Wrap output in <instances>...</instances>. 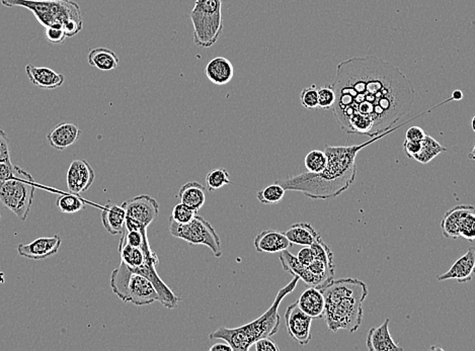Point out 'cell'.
<instances>
[{"label":"cell","instance_id":"2","mask_svg":"<svg viewBox=\"0 0 475 351\" xmlns=\"http://www.w3.org/2000/svg\"><path fill=\"white\" fill-rule=\"evenodd\" d=\"M434 107L429 111H423L400 126L394 127L383 132L379 135L371 137L367 142L351 146H326L324 148L328 162L326 169L319 173L304 172L298 176H291L282 181L281 185L286 191L300 192L309 198L313 200H329L335 198L346 192L355 182L357 176L356 157L361 150L366 148L380 139L386 137L389 134L402 128L416 118L431 113Z\"/></svg>","mask_w":475,"mask_h":351},{"label":"cell","instance_id":"9","mask_svg":"<svg viewBox=\"0 0 475 351\" xmlns=\"http://www.w3.org/2000/svg\"><path fill=\"white\" fill-rule=\"evenodd\" d=\"M169 230L176 238L181 239L192 246H207L213 256L217 258L222 256L220 237L211 224L198 214L187 224L176 223L169 218Z\"/></svg>","mask_w":475,"mask_h":351},{"label":"cell","instance_id":"25","mask_svg":"<svg viewBox=\"0 0 475 351\" xmlns=\"http://www.w3.org/2000/svg\"><path fill=\"white\" fill-rule=\"evenodd\" d=\"M178 198L181 203L198 212L205 203V189L197 181H189L181 187Z\"/></svg>","mask_w":475,"mask_h":351},{"label":"cell","instance_id":"41","mask_svg":"<svg viewBox=\"0 0 475 351\" xmlns=\"http://www.w3.org/2000/svg\"><path fill=\"white\" fill-rule=\"evenodd\" d=\"M255 350L257 351H279L277 344L272 339L269 337H264V338L259 339L254 344Z\"/></svg>","mask_w":475,"mask_h":351},{"label":"cell","instance_id":"47","mask_svg":"<svg viewBox=\"0 0 475 351\" xmlns=\"http://www.w3.org/2000/svg\"><path fill=\"white\" fill-rule=\"evenodd\" d=\"M0 218H1V214H0Z\"/></svg>","mask_w":475,"mask_h":351},{"label":"cell","instance_id":"11","mask_svg":"<svg viewBox=\"0 0 475 351\" xmlns=\"http://www.w3.org/2000/svg\"><path fill=\"white\" fill-rule=\"evenodd\" d=\"M312 318L298 307L297 302L288 306L285 313L287 331L291 338L299 345H306L311 341Z\"/></svg>","mask_w":475,"mask_h":351},{"label":"cell","instance_id":"19","mask_svg":"<svg viewBox=\"0 0 475 351\" xmlns=\"http://www.w3.org/2000/svg\"><path fill=\"white\" fill-rule=\"evenodd\" d=\"M80 135V130L75 124L60 123L47 135V139L51 147L63 151L75 144Z\"/></svg>","mask_w":475,"mask_h":351},{"label":"cell","instance_id":"1","mask_svg":"<svg viewBox=\"0 0 475 351\" xmlns=\"http://www.w3.org/2000/svg\"><path fill=\"white\" fill-rule=\"evenodd\" d=\"M333 115L348 134L379 135L411 113L416 93L398 67L376 56L338 64L333 84Z\"/></svg>","mask_w":475,"mask_h":351},{"label":"cell","instance_id":"7","mask_svg":"<svg viewBox=\"0 0 475 351\" xmlns=\"http://www.w3.org/2000/svg\"><path fill=\"white\" fill-rule=\"evenodd\" d=\"M190 17L197 46L210 48L218 41L223 32L222 0H196Z\"/></svg>","mask_w":475,"mask_h":351},{"label":"cell","instance_id":"30","mask_svg":"<svg viewBox=\"0 0 475 351\" xmlns=\"http://www.w3.org/2000/svg\"><path fill=\"white\" fill-rule=\"evenodd\" d=\"M56 205L63 214H76L85 209V203L76 194H63L56 201Z\"/></svg>","mask_w":475,"mask_h":351},{"label":"cell","instance_id":"26","mask_svg":"<svg viewBox=\"0 0 475 351\" xmlns=\"http://www.w3.org/2000/svg\"><path fill=\"white\" fill-rule=\"evenodd\" d=\"M87 62L91 67L100 69L102 71H111L118 67V56L111 49L96 48L91 50L87 56Z\"/></svg>","mask_w":475,"mask_h":351},{"label":"cell","instance_id":"10","mask_svg":"<svg viewBox=\"0 0 475 351\" xmlns=\"http://www.w3.org/2000/svg\"><path fill=\"white\" fill-rule=\"evenodd\" d=\"M122 207L126 213L124 228L127 230H146L159 214L158 201L148 194L132 198L123 203Z\"/></svg>","mask_w":475,"mask_h":351},{"label":"cell","instance_id":"29","mask_svg":"<svg viewBox=\"0 0 475 351\" xmlns=\"http://www.w3.org/2000/svg\"><path fill=\"white\" fill-rule=\"evenodd\" d=\"M459 233L460 237L474 241L475 238V208L472 205H467L465 213L462 214L459 223Z\"/></svg>","mask_w":475,"mask_h":351},{"label":"cell","instance_id":"4","mask_svg":"<svg viewBox=\"0 0 475 351\" xmlns=\"http://www.w3.org/2000/svg\"><path fill=\"white\" fill-rule=\"evenodd\" d=\"M299 277L293 276L292 281L279 290L272 306L259 318L250 323L237 328L220 327L210 333V339H221L232 346L233 351H248L254 346L255 342L264 337H271L279 330L280 305L287 296L297 287Z\"/></svg>","mask_w":475,"mask_h":351},{"label":"cell","instance_id":"21","mask_svg":"<svg viewBox=\"0 0 475 351\" xmlns=\"http://www.w3.org/2000/svg\"><path fill=\"white\" fill-rule=\"evenodd\" d=\"M298 307L312 319L324 318V298L322 290L317 287L307 288L297 301Z\"/></svg>","mask_w":475,"mask_h":351},{"label":"cell","instance_id":"42","mask_svg":"<svg viewBox=\"0 0 475 351\" xmlns=\"http://www.w3.org/2000/svg\"><path fill=\"white\" fill-rule=\"evenodd\" d=\"M296 258L298 259L300 263L304 266H308L312 263L313 259H315V256H313L312 249H311L310 246H306V247L302 248L299 252L297 254Z\"/></svg>","mask_w":475,"mask_h":351},{"label":"cell","instance_id":"22","mask_svg":"<svg viewBox=\"0 0 475 351\" xmlns=\"http://www.w3.org/2000/svg\"><path fill=\"white\" fill-rule=\"evenodd\" d=\"M205 75L213 84L225 86L232 81L234 68L229 60L224 57H216L206 66Z\"/></svg>","mask_w":475,"mask_h":351},{"label":"cell","instance_id":"40","mask_svg":"<svg viewBox=\"0 0 475 351\" xmlns=\"http://www.w3.org/2000/svg\"><path fill=\"white\" fill-rule=\"evenodd\" d=\"M15 171V165L10 160L1 161L0 162V183L13 178Z\"/></svg>","mask_w":475,"mask_h":351},{"label":"cell","instance_id":"31","mask_svg":"<svg viewBox=\"0 0 475 351\" xmlns=\"http://www.w3.org/2000/svg\"><path fill=\"white\" fill-rule=\"evenodd\" d=\"M286 189L279 183L269 185L257 192V200L264 205H274L283 200Z\"/></svg>","mask_w":475,"mask_h":351},{"label":"cell","instance_id":"13","mask_svg":"<svg viewBox=\"0 0 475 351\" xmlns=\"http://www.w3.org/2000/svg\"><path fill=\"white\" fill-rule=\"evenodd\" d=\"M95 171L85 160H74L67 171V187L71 194L89 191L95 180Z\"/></svg>","mask_w":475,"mask_h":351},{"label":"cell","instance_id":"15","mask_svg":"<svg viewBox=\"0 0 475 351\" xmlns=\"http://www.w3.org/2000/svg\"><path fill=\"white\" fill-rule=\"evenodd\" d=\"M474 266L475 249L474 246H472L465 256L455 261L454 265L447 272L438 276L437 279L439 281L456 279L460 283H467L474 279Z\"/></svg>","mask_w":475,"mask_h":351},{"label":"cell","instance_id":"33","mask_svg":"<svg viewBox=\"0 0 475 351\" xmlns=\"http://www.w3.org/2000/svg\"><path fill=\"white\" fill-rule=\"evenodd\" d=\"M232 181L229 180V173L224 169H213L206 176V185L209 192L217 191L224 185H232Z\"/></svg>","mask_w":475,"mask_h":351},{"label":"cell","instance_id":"20","mask_svg":"<svg viewBox=\"0 0 475 351\" xmlns=\"http://www.w3.org/2000/svg\"><path fill=\"white\" fill-rule=\"evenodd\" d=\"M389 321L386 319L379 327L370 329L367 337V348L370 351L402 350L392 339L389 332Z\"/></svg>","mask_w":475,"mask_h":351},{"label":"cell","instance_id":"44","mask_svg":"<svg viewBox=\"0 0 475 351\" xmlns=\"http://www.w3.org/2000/svg\"><path fill=\"white\" fill-rule=\"evenodd\" d=\"M425 135L427 134L421 127L414 126L407 129V133H405V139L411 141H422Z\"/></svg>","mask_w":475,"mask_h":351},{"label":"cell","instance_id":"35","mask_svg":"<svg viewBox=\"0 0 475 351\" xmlns=\"http://www.w3.org/2000/svg\"><path fill=\"white\" fill-rule=\"evenodd\" d=\"M197 213H198V212L195 211V210L190 209L188 205L180 203H178V205H174L170 219L174 220L176 223L187 224L194 219V217L196 216Z\"/></svg>","mask_w":475,"mask_h":351},{"label":"cell","instance_id":"36","mask_svg":"<svg viewBox=\"0 0 475 351\" xmlns=\"http://www.w3.org/2000/svg\"><path fill=\"white\" fill-rule=\"evenodd\" d=\"M302 106L308 109H318V89L315 84L306 87L300 95Z\"/></svg>","mask_w":475,"mask_h":351},{"label":"cell","instance_id":"17","mask_svg":"<svg viewBox=\"0 0 475 351\" xmlns=\"http://www.w3.org/2000/svg\"><path fill=\"white\" fill-rule=\"evenodd\" d=\"M27 75L31 84L39 88L53 91L59 88L65 81V76L57 73L48 67H37L32 64L27 65Z\"/></svg>","mask_w":475,"mask_h":351},{"label":"cell","instance_id":"27","mask_svg":"<svg viewBox=\"0 0 475 351\" xmlns=\"http://www.w3.org/2000/svg\"><path fill=\"white\" fill-rule=\"evenodd\" d=\"M466 207L467 205H456L445 214L441 222L442 233L445 238L457 239L460 237L459 223H460L461 216L465 213Z\"/></svg>","mask_w":475,"mask_h":351},{"label":"cell","instance_id":"46","mask_svg":"<svg viewBox=\"0 0 475 351\" xmlns=\"http://www.w3.org/2000/svg\"><path fill=\"white\" fill-rule=\"evenodd\" d=\"M452 100H456V102H459V100H462L463 98H465V95H463V93L461 91H455L451 95Z\"/></svg>","mask_w":475,"mask_h":351},{"label":"cell","instance_id":"32","mask_svg":"<svg viewBox=\"0 0 475 351\" xmlns=\"http://www.w3.org/2000/svg\"><path fill=\"white\" fill-rule=\"evenodd\" d=\"M328 158H326V153L322 150H312L309 152L304 159V165L307 172L311 173H319L326 169Z\"/></svg>","mask_w":475,"mask_h":351},{"label":"cell","instance_id":"12","mask_svg":"<svg viewBox=\"0 0 475 351\" xmlns=\"http://www.w3.org/2000/svg\"><path fill=\"white\" fill-rule=\"evenodd\" d=\"M62 244V239L58 235L52 237H41L29 244L17 246L20 256L33 260H43L48 257L55 256L59 251Z\"/></svg>","mask_w":475,"mask_h":351},{"label":"cell","instance_id":"16","mask_svg":"<svg viewBox=\"0 0 475 351\" xmlns=\"http://www.w3.org/2000/svg\"><path fill=\"white\" fill-rule=\"evenodd\" d=\"M279 259L281 261L284 270L292 274L293 276L299 277V279L303 281L304 283L310 286V287H319V286L328 283L322 277L313 274L307 266L302 265L298 261V259L296 258V256L288 251V249L283 250V251L279 252Z\"/></svg>","mask_w":475,"mask_h":351},{"label":"cell","instance_id":"34","mask_svg":"<svg viewBox=\"0 0 475 351\" xmlns=\"http://www.w3.org/2000/svg\"><path fill=\"white\" fill-rule=\"evenodd\" d=\"M311 249H312L313 256L315 258L319 259L322 263H326L328 266L329 270L331 272H335V265H333V254L331 252V248L329 245L322 241V238L318 239L315 241L312 245H310Z\"/></svg>","mask_w":475,"mask_h":351},{"label":"cell","instance_id":"39","mask_svg":"<svg viewBox=\"0 0 475 351\" xmlns=\"http://www.w3.org/2000/svg\"><path fill=\"white\" fill-rule=\"evenodd\" d=\"M10 139L3 130L0 129V162L10 160Z\"/></svg>","mask_w":475,"mask_h":351},{"label":"cell","instance_id":"43","mask_svg":"<svg viewBox=\"0 0 475 351\" xmlns=\"http://www.w3.org/2000/svg\"><path fill=\"white\" fill-rule=\"evenodd\" d=\"M421 142L422 141H411L405 139L403 143V148H405V153L409 158H414L416 154L419 153L421 149Z\"/></svg>","mask_w":475,"mask_h":351},{"label":"cell","instance_id":"45","mask_svg":"<svg viewBox=\"0 0 475 351\" xmlns=\"http://www.w3.org/2000/svg\"><path fill=\"white\" fill-rule=\"evenodd\" d=\"M232 351V346L227 343V342L224 341V343H216L210 348V351Z\"/></svg>","mask_w":475,"mask_h":351},{"label":"cell","instance_id":"8","mask_svg":"<svg viewBox=\"0 0 475 351\" xmlns=\"http://www.w3.org/2000/svg\"><path fill=\"white\" fill-rule=\"evenodd\" d=\"M35 191L33 176L15 165L13 178L0 183V201L17 218L26 221L32 209Z\"/></svg>","mask_w":475,"mask_h":351},{"label":"cell","instance_id":"38","mask_svg":"<svg viewBox=\"0 0 475 351\" xmlns=\"http://www.w3.org/2000/svg\"><path fill=\"white\" fill-rule=\"evenodd\" d=\"M47 41L51 44H62L66 40L64 31L57 28H46L45 31Z\"/></svg>","mask_w":475,"mask_h":351},{"label":"cell","instance_id":"6","mask_svg":"<svg viewBox=\"0 0 475 351\" xmlns=\"http://www.w3.org/2000/svg\"><path fill=\"white\" fill-rule=\"evenodd\" d=\"M111 288L114 294L124 303L145 306L159 302L158 292L151 281L141 274L130 272L123 263L112 272Z\"/></svg>","mask_w":475,"mask_h":351},{"label":"cell","instance_id":"14","mask_svg":"<svg viewBox=\"0 0 475 351\" xmlns=\"http://www.w3.org/2000/svg\"><path fill=\"white\" fill-rule=\"evenodd\" d=\"M119 254L121 263L127 266L128 270H136L147 263L159 265L158 254L151 249L149 242L145 243L141 247H133L126 243H119Z\"/></svg>","mask_w":475,"mask_h":351},{"label":"cell","instance_id":"5","mask_svg":"<svg viewBox=\"0 0 475 351\" xmlns=\"http://www.w3.org/2000/svg\"><path fill=\"white\" fill-rule=\"evenodd\" d=\"M6 8H24L31 10L37 21L46 28L64 31L73 38L82 31L84 20L80 6L73 0H0Z\"/></svg>","mask_w":475,"mask_h":351},{"label":"cell","instance_id":"3","mask_svg":"<svg viewBox=\"0 0 475 351\" xmlns=\"http://www.w3.org/2000/svg\"><path fill=\"white\" fill-rule=\"evenodd\" d=\"M324 298V318L329 330L356 332L363 321V303L368 296L366 283L357 279H331L317 287Z\"/></svg>","mask_w":475,"mask_h":351},{"label":"cell","instance_id":"24","mask_svg":"<svg viewBox=\"0 0 475 351\" xmlns=\"http://www.w3.org/2000/svg\"><path fill=\"white\" fill-rule=\"evenodd\" d=\"M125 218H126V213H125L124 208L122 205L107 203L103 210V225L110 234L118 235L122 233Z\"/></svg>","mask_w":475,"mask_h":351},{"label":"cell","instance_id":"28","mask_svg":"<svg viewBox=\"0 0 475 351\" xmlns=\"http://www.w3.org/2000/svg\"><path fill=\"white\" fill-rule=\"evenodd\" d=\"M446 151H447V148L442 146L438 141L435 140L431 136L425 135L421 142L420 151L412 159L418 161L422 164H427V163L435 159L437 156Z\"/></svg>","mask_w":475,"mask_h":351},{"label":"cell","instance_id":"37","mask_svg":"<svg viewBox=\"0 0 475 351\" xmlns=\"http://www.w3.org/2000/svg\"><path fill=\"white\" fill-rule=\"evenodd\" d=\"M335 93L333 86H326L318 89V109H329L335 104Z\"/></svg>","mask_w":475,"mask_h":351},{"label":"cell","instance_id":"23","mask_svg":"<svg viewBox=\"0 0 475 351\" xmlns=\"http://www.w3.org/2000/svg\"><path fill=\"white\" fill-rule=\"evenodd\" d=\"M286 237L292 245L310 246L322 238L315 228L308 223H296L288 228Z\"/></svg>","mask_w":475,"mask_h":351},{"label":"cell","instance_id":"18","mask_svg":"<svg viewBox=\"0 0 475 351\" xmlns=\"http://www.w3.org/2000/svg\"><path fill=\"white\" fill-rule=\"evenodd\" d=\"M255 248L259 254H279L292 247L285 233L275 230H264L255 239Z\"/></svg>","mask_w":475,"mask_h":351}]
</instances>
